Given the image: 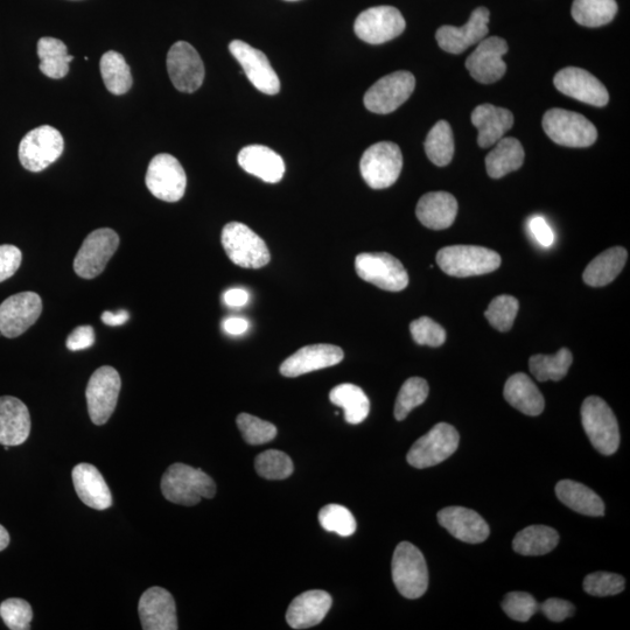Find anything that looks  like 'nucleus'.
Returning <instances> with one entry per match:
<instances>
[{"mask_svg": "<svg viewBox=\"0 0 630 630\" xmlns=\"http://www.w3.org/2000/svg\"><path fill=\"white\" fill-rule=\"evenodd\" d=\"M161 492L167 501L192 507L202 499H213L216 485L202 469L174 464L161 479Z\"/></svg>", "mask_w": 630, "mask_h": 630, "instance_id": "1", "label": "nucleus"}, {"mask_svg": "<svg viewBox=\"0 0 630 630\" xmlns=\"http://www.w3.org/2000/svg\"><path fill=\"white\" fill-rule=\"evenodd\" d=\"M437 263L448 276L465 278L496 271L501 257L494 250L476 245H452L438 251Z\"/></svg>", "mask_w": 630, "mask_h": 630, "instance_id": "2", "label": "nucleus"}, {"mask_svg": "<svg viewBox=\"0 0 630 630\" xmlns=\"http://www.w3.org/2000/svg\"><path fill=\"white\" fill-rule=\"evenodd\" d=\"M392 580L406 599L423 597L429 586V571L423 553L415 545L402 542L392 557Z\"/></svg>", "mask_w": 630, "mask_h": 630, "instance_id": "3", "label": "nucleus"}, {"mask_svg": "<svg viewBox=\"0 0 630 630\" xmlns=\"http://www.w3.org/2000/svg\"><path fill=\"white\" fill-rule=\"evenodd\" d=\"M221 242L230 261L244 269H261L270 263L268 245L241 222H230L222 230Z\"/></svg>", "mask_w": 630, "mask_h": 630, "instance_id": "4", "label": "nucleus"}, {"mask_svg": "<svg viewBox=\"0 0 630 630\" xmlns=\"http://www.w3.org/2000/svg\"><path fill=\"white\" fill-rule=\"evenodd\" d=\"M581 423L595 450L604 455H612L618 451V420L604 399L597 396L585 399L581 406Z\"/></svg>", "mask_w": 630, "mask_h": 630, "instance_id": "5", "label": "nucleus"}, {"mask_svg": "<svg viewBox=\"0 0 630 630\" xmlns=\"http://www.w3.org/2000/svg\"><path fill=\"white\" fill-rule=\"evenodd\" d=\"M543 129L552 142L566 147H588L598 138L597 129L586 117L559 108L546 112Z\"/></svg>", "mask_w": 630, "mask_h": 630, "instance_id": "6", "label": "nucleus"}, {"mask_svg": "<svg viewBox=\"0 0 630 630\" xmlns=\"http://www.w3.org/2000/svg\"><path fill=\"white\" fill-rule=\"evenodd\" d=\"M355 270L364 282L390 292H399L409 285L404 265L387 252H366L355 259Z\"/></svg>", "mask_w": 630, "mask_h": 630, "instance_id": "7", "label": "nucleus"}, {"mask_svg": "<svg viewBox=\"0 0 630 630\" xmlns=\"http://www.w3.org/2000/svg\"><path fill=\"white\" fill-rule=\"evenodd\" d=\"M403 156L395 143L371 145L363 153L360 163L362 178L373 189H384L395 184L401 175Z\"/></svg>", "mask_w": 630, "mask_h": 630, "instance_id": "8", "label": "nucleus"}, {"mask_svg": "<svg viewBox=\"0 0 630 630\" xmlns=\"http://www.w3.org/2000/svg\"><path fill=\"white\" fill-rule=\"evenodd\" d=\"M63 147L65 142L60 131L51 125H41L21 140L19 160L27 171L38 173L61 157Z\"/></svg>", "mask_w": 630, "mask_h": 630, "instance_id": "9", "label": "nucleus"}, {"mask_svg": "<svg viewBox=\"0 0 630 630\" xmlns=\"http://www.w3.org/2000/svg\"><path fill=\"white\" fill-rule=\"evenodd\" d=\"M459 441L455 427L446 423L437 424L412 445L406 460L418 469L439 465L458 450Z\"/></svg>", "mask_w": 630, "mask_h": 630, "instance_id": "10", "label": "nucleus"}, {"mask_svg": "<svg viewBox=\"0 0 630 630\" xmlns=\"http://www.w3.org/2000/svg\"><path fill=\"white\" fill-rule=\"evenodd\" d=\"M146 186L153 196L166 202L184 198L187 177L180 161L168 153H160L147 168Z\"/></svg>", "mask_w": 630, "mask_h": 630, "instance_id": "11", "label": "nucleus"}, {"mask_svg": "<svg viewBox=\"0 0 630 630\" xmlns=\"http://www.w3.org/2000/svg\"><path fill=\"white\" fill-rule=\"evenodd\" d=\"M119 247L116 231L102 228L93 231L84 240L75 257L74 270L83 279H94L101 275Z\"/></svg>", "mask_w": 630, "mask_h": 630, "instance_id": "12", "label": "nucleus"}, {"mask_svg": "<svg viewBox=\"0 0 630 630\" xmlns=\"http://www.w3.org/2000/svg\"><path fill=\"white\" fill-rule=\"evenodd\" d=\"M121 388V376L115 368L104 366L95 371L86 391L91 422L95 425L108 422L116 409Z\"/></svg>", "mask_w": 630, "mask_h": 630, "instance_id": "13", "label": "nucleus"}, {"mask_svg": "<svg viewBox=\"0 0 630 630\" xmlns=\"http://www.w3.org/2000/svg\"><path fill=\"white\" fill-rule=\"evenodd\" d=\"M416 79L409 72H399L382 77L364 95V105L374 114L387 115L409 100L415 90Z\"/></svg>", "mask_w": 630, "mask_h": 630, "instance_id": "14", "label": "nucleus"}, {"mask_svg": "<svg viewBox=\"0 0 630 630\" xmlns=\"http://www.w3.org/2000/svg\"><path fill=\"white\" fill-rule=\"evenodd\" d=\"M405 19L396 7L376 6L359 14L354 30L362 41L381 45L401 35L405 30Z\"/></svg>", "mask_w": 630, "mask_h": 630, "instance_id": "15", "label": "nucleus"}, {"mask_svg": "<svg viewBox=\"0 0 630 630\" xmlns=\"http://www.w3.org/2000/svg\"><path fill=\"white\" fill-rule=\"evenodd\" d=\"M168 75L181 93L191 94L205 80V66L196 49L186 41H178L167 54Z\"/></svg>", "mask_w": 630, "mask_h": 630, "instance_id": "16", "label": "nucleus"}, {"mask_svg": "<svg viewBox=\"0 0 630 630\" xmlns=\"http://www.w3.org/2000/svg\"><path fill=\"white\" fill-rule=\"evenodd\" d=\"M42 300L38 293L21 292L0 305V333L14 339L24 334L40 318Z\"/></svg>", "mask_w": 630, "mask_h": 630, "instance_id": "17", "label": "nucleus"}, {"mask_svg": "<svg viewBox=\"0 0 630 630\" xmlns=\"http://www.w3.org/2000/svg\"><path fill=\"white\" fill-rule=\"evenodd\" d=\"M229 51L240 63L245 75L256 89L266 95L279 93V77L262 51L242 40L231 41Z\"/></svg>", "mask_w": 630, "mask_h": 630, "instance_id": "18", "label": "nucleus"}, {"mask_svg": "<svg viewBox=\"0 0 630 630\" xmlns=\"http://www.w3.org/2000/svg\"><path fill=\"white\" fill-rule=\"evenodd\" d=\"M507 41L499 37L485 38L468 56L466 68L475 81L490 84L502 79L507 72L503 56L508 52Z\"/></svg>", "mask_w": 630, "mask_h": 630, "instance_id": "19", "label": "nucleus"}, {"mask_svg": "<svg viewBox=\"0 0 630 630\" xmlns=\"http://www.w3.org/2000/svg\"><path fill=\"white\" fill-rule=\"evenodd\" d=\"M553 83L560 93L593 107H605L609 102L604 84L585 69L567 67L559 70Z\"/></svg>", "mask_w": 630, "mask_h": 630, "instance_id": "20", "label": "nucleus"}, {"mask_svg": "<svg viewBox=\"0 0 630 630\" xmlns=\"http://www.w3.org/2000/svg\"><path fill=\"white\" fill-rule=\"evenodd\" d=\"M490 12L486 7H478L462 27L441 26L436 33L438 45L445 52L461 54L468 47L479 44L487 37Z\"/></svg>", "mask_w": 630, "mask_h": 630, "instance_id": "21", "label": "nucleus"}, {"mask_svg": "<svg viewBox=\"0 0 630 630\" xmlns=\"http://www.w3.org/2000/svg\"><path fill=\"white\" fill-rule=\"evenodd\" d=\"M140 622L144 630H177V607L172 594L154 586L145 591L138 604Z\"/></svg>", "mask_w": 630, "mask_h": 630, "instance_id": "22", "label": "nucleus"}, {"mask_svg": "<svg viewBox=\"0 0 630 630\" xmlns=\"http://www.w3.org/2000/svg\"><path fill=\"white\" fill-rule=\"evenodd\" d=\"M343 359L345 353L334 345H311L297 350L296 353L286 359L280 366V374L285 377H298L312 371L336 366Z\"/></svg>", "mask_w": 630, "mask_h": 630, "instance_id": "23", "label": "nucleus"}, {"mask_svg": "<svg viewBox=\"0 0 630 630\" xmlns=\"http://www.w3.org/2000/svg\"><path fill=\"white\" fill-rule=\"evenodd\" d=\"M438 522L461 542L479 544L489 537L488 523L476 511L464 507H447L438 513Z\"/></svg>", "mask_w": 630, "mask_h": 630, "instance_id": "24", "label": "nucleus"}, {"mask_svg": "<svg viewBox=\"0 0 630 630\" xmlns=\"http://www.w3.org/2000/svg\"><path fill=\"white\" fill-rule=\"evenodd\" d=\"M31 416L20 399L0 397V445L19 446L30 437Z\"/></svg>", "mask_w": 630, "mask_h": 630, "instance_id": "25", "label": "nucleus"}, {"mask_svg": "<svg viewBox=\"0 0 630 630\" xmlns=\"http://www.w3.org/2000/svg\"><path fill=\"white\" fill-rule=\"evenodd\" d=\"M332 607V598L325 591H308L298 595L286 612V621L293 629L319 625Z\"/></svg>", "mask_w": 630, "mask_h": 630, "instance_id": "26", "label": "nucleus"}, {"mask_svg": "<svg viewBox=\"0 0 630 630\" xmlns=\"http://www.w3.org/2000/svg\"><path fill=\"white\" fill-rule=\"evenodd\" d=\"M238 164L255 177L277 184L285 174V163L278 153L263 145H249L238 153Z\"/></svg>", "mask_w": 630, "mask_h": 630, "instance_id": "27", "label": "nucleus"}, {"mask_svg": "<svg viewBox=\"0 0 630 630\" xmlns=\"http://www.w3.org/2000/svg\"><path fill=\"white\" fill-rule=\"evenodd\" d=\"M73 483L80 500L86 506L105 510L112 506V496L102 474L89 464H80L73 469Z\"/></svg>", "mask_w": 630, "mask_h": 630, "instance_id": "28", "label": "nucleus"}, {"mask_svg": "<svg viewBox=\"0 0 630 630\" xmlns=\"http://www.w3.org/2000/svg\"><path fill=\"white\" fill-rule=\"evenodd\" d=\"M515 119L511 111L482 104L472 114V123L479 131L478 143L482 149L495 145L513 128Z\"/></svg>", "mask_w": 630, "mask_h": 630, "instance_id": "29", "label": "nucleus"}, {"mask_svg": "<svg viewBox=\"0 0 630 630\" xmlns=\"http://www.w3.org/2000/svg\"><path fill=\"white\" fill-rule=\"evenodd\" d=\"M416 215L426 228L444 230L452 226L458 215V201L450 193H427L418 201Z\"/></svg>", "mask_w": 630, "mask_h": 630, "instance_id": "30", "label": "nucleus"}, {"mask_svg": "<svg viewBox=\"0 0 630 630\" xmlns=\"http://www.w3.org/2000/svg\"><path fill=\"white\" fill-rule=\"evenodd\" d=\"M503 396L515 409L527 416H538L544 411L542 392L528 375L517 373L504 385Z\"/></svg>", "mask_w": 630, "mask_h": 630, "instance_id": "31", "label": "nucleus"}, {"mask_svg": "<svg viewBox=\"0 0 630 630\" xmlns=\"http://www.w3.org/2000/svg\"><path fill=\"white\" fill-rule=\"evenodd\" d=\"M556 495L566 507L585 516H604L605 504L592 489L572 480H563L557 483Z\"/></svg>", "mask_w": 630, "mask_h": 630, "instance_id": "32", "label": "nucleus"}, {"mask_svg": "<svg viewBox=\"0 0 630 630\" xmlns=\"http://www.w3.org/2000/svg\"><path fill=\"white\" fill-rule=\"evenodd\" d=\"M628 252L625 248L608 249L587 265L584 271V282L592 287L611 284L625 268Z\"/></svg>", "mask_w": 630, "mask_h": 630, "instance_id": "33", "label": "nucleus"}, {"mask_svg": "<svg viewBox=\"0 0 630 630\" xmlns=\"http://www.w3.org/2000/svg\"><path fill=\"white\" fill-rule=\"evenodd\" d=\"M524 163V150L520 140L503 137L495 144L486 158L490 178L500 179L510 172L520 170Z\"/></svg>", "mask_w": 630, "mask_h": 630, "instance_id": "34", "label": "nucleus"}, {"mask_svg": "<svg viewBox=\"0 0 630 630\" xmlns=\"http://www.w3.org/2000/svg\"><path fill=\"white\" fill-rule=\"evenodd\" d=\"M559 543L555 529L546 525H531L518 532L513 541V548L522 556H543L551 552Z\"/></svg>", "mask_w": 630, "mask_h": 630, "instance_id": "35", "label": "nucleus"}, {"mask_svg": "<svg viewBox=\"0 0 630 630\" xmlns=\"http://www.w3.org/2000/svg\"><path fill=\"white\" fill-rule=\"evenodd\" d=\"M331 402L345 411V419L349 424H360L370 411L369 398L355 384L343 383L335 387L329 394Z\"/></svg>", "mask_w": 630, "mask_h": 630, "instance_id": "36", "label": "nucleus"}, {"mask_svg": "<svg viewBox=\"0 0 630 630\" xmlns=\"http://www.w3.org/2000/svg\"><path fill=\"white\" fill-rule=\"evenodd\" d=\"M41 73L51 79H62L69 72V63L74 56L68 54V48L55 38H42L38 42Z\"/></svg>", "mask_w": 630, "mask_h": 630, "instance_id": "37", "label": "nucleus"}, {"mask_svg": "<svg viewBox=\"0 0 630 630\" xmlns=\"http://www.w3.org/2000/svg\"><path fill=\"white\" fill-rule=\"evenodd\" d=\"M573 356L569 349L562 348L555 355L538 354L530 357L531 374L539 382H558L569 373Z\"/></svg>", "mask_w": 630, "mask_h": 630, "instance_id": "38", "label": "nucleus"}, {"mask_svg": "<svg viewBox=\"0 0 630 630\" xmlns=\"http://www.w3.org/2000/svg\"><path fill=\"white\" fill-rule=\"evenodd\" d=\"M101 74L105 87L114 95L128 93L132 87L131 69L124 56L115 51H109L102 56Z\"/></svg>", "mask_w": 630, "mask_h": 630, "instance_id": "39", "label": "nucleus"}, {"mask_svg": "<svg viewBox=\"0 0 630 630\" xmlns=\"http://www.w3.org/2000/svg\"><path fill=\"white\" fill-rule=\"evenodd\" d=\"M618 12L615 0H574L572 17L585 27H600L611 23Z\"/></svg>", "mask_w": 630, "mask_h": 630, "instance_id": "40", "label": "nucleus"}, {"mask_svg": "<svg viewBox=\"0 0 630 630\" xmlns=\"http://www.w3.org/2000/svg\"><path fill=\"white\" fill-rule=\"evenodd\" d=\"M425 152L434 165L447 166L454 156V137L451 125L439 121L433 126L425 140Z\"/></svg>", "mask_w": 630, "mask_h": 630, "instance_id": "41", "label": "nucleus"}, {"mask_svg": "<svg viewBox=\"0 0 630 630\" xmlns=\"http://www.w3.org/2000/svg\"><path fill=\"white\" fill-rule=\"evenodd\" d=\"M429 384L420 377H411L402 385L396 399L395 418L401 422L409 413L422 405L429 396Z\"/></svg>", "mask_w": 630, "mask_h": 630, "instance_id": "42", "label": "nucleus"}, {"mask_svg": "<svg viewBox=\"0 0 630 630\" xmlns=\"http://www.w3.org/2000/svg\"><path fill=\"white\" fill-rule=\"evenodd\" d=\"M256 472L264 479L284 480L293 473V462L282 451L269 450L258 455L255 461Z\"/></svg>", "mask_w": 630, "mask_h": 630, "instance_id": "43", "label": "nucleus"}, {"mask_svg": "<svg viewBox=\"0 0 630 630\" xmlns=\"http://www.w3.org/2000/svg\"><path fill=\"white\" fill-rule=\"evenodd\" d=\"M321 527L335 532L342 537L352 536L356 530V521L350 511L340 504H328L319 513Z\"/></svg>", "mask_w": 630, "mask_h": 630, "instance_id": "44", "label": "nucleus"}, {"mask_svg": "<svg viewBox=\"0 0 630 630\" xmlns=\"http://www.w3.org/2000/svg\"><path fill=\"white\" fill-rule=\"evenodd\" d=\"M518 308H520V304L515 297L503 294V296L493 299L492 303L489 304L485 317L497 331L508 332L514 325Z\"/></svg>", "mask_w": 630, "mask_h": 630, "instance_id": "45", "label": "nucleus"}, {"mask_svg": "<svg viewBox=\"0 0 630 630\" xmlns=\"http://www.w3.org/2000/svg\"><path fill=\"white\" fill-rule=\"evenodd\" d=\"M237 426L245 441L250 445H264L277 436V427L261 418L241 413L237 417Z\"/></svg>", "mask_w": 630, "mask_h": 630, "instance_id": "46", "label": "nucleus"}, {"mask_svg": "<svg viewBox=\"0 0 630 630\" xmlns=\"http://www.w3.org/2000/svg\"><path fill=\"white\" fill-rule=\"evenodd\" d=\"M0 618L11 630L31 629L33 620L32 607L24 599L11 598L0 604Z\"/></svg>", "mask_w": 630, "mask_h": 630, "instance_id": "47", "label": "nucleus"}, {"mask_svg": "<svg viewBox=\"0 0 630 630\" xmlns=\"http://www.w3.org/2000/svg\"><path fill=\"white\" fill-rule=\"evenodd\" d=\"M625 578L619 574L608 572H595L588 574L584 580V590L593 597H608L625 590Z\"/></svg>", "mask_w": 630, "mask_h": 630, "instance_id": "48", "label": "nucleus"}, {"mask_svg": "<svg viewBox=\"0 0 630 630\" xmlns=\"http://www.w3.org/2000/svg\"><path fill=\"white\" fill-rule=\"evenodd\" d=\"M502 609L510 619L527 622L539 611V604L529 593L511 592L504 597Z\"/></svg>", "mask_w": 630, "mask_h": 630, "instance_id": "49", "label": "nucleus"}, {"mask_svg": "<svg viewBox=\"0 0 630 630\" xmlns=\"http://www.w3.org/2000/svg\"><path fill=\"white\" fill-rule=\"evenodd\" d=\"M412 339L420 346L440 347L446 341V331L429 317H422L410 324Z\"/></svg>", "mask_w": 630, "mask_h": 630, "instance_id": "50", "label": "nucleus"}, {"mask_svg": "<svg viewBox=\"0 0 630 630\" xmlns=\"http://www.w3.org/2000/svg\"><path fill=\"white\" fill-rule=\"evenodd\" d=\"M23 255L14 245H0V283L11 278L20 268Z\"/></svg>", "mask_w": 630, "mask_h": 630, "instance_id": "51", "label": "nucleus"}, {"mask_svg": "<svg viewBox=\"0 0 630 630\" xmlns=\"http://www.w3.org/2000/svg\"><path fill=\"white\" fill-rule=\"evenodd\" d=\"M539 609L546 618L553 622H562L571 618L574 613V606L571 602L556 598L546 600L542 605H539Z\"/></svg>", "mask_w": 630, "mask_h": 630, "instance_id": "52", "label": "nucleus"}, {"mask_svg": "<svg viewBox=\"0 0 630 630\" xmlns=\"http://www.w3.org/2000/svg\"><path fill=\"white\" fill-rule=\"evenodd\" d=\"M95 343V332L91 326L76 327L67 338V348L72 352L87 349Z\"/></svg>", "mask_w": 630, "mask_h": 630, "instance_id": "53", "label": "nucleus"}, {"mask_svg": "<svg viewBox=\"0 0 630 630\" xmlns=\"http://www.w3.org/2000/svg\"><path fill=\"white\" fill-rule=\"evenodd\" d=\"M529 229L535 241L544 248H550L553 242H555V235L542 216H534L529 221Z\"/></svg>", "mask_w": 630, "mask_h": 630, "instance_id": "54", "label": "nucleus"}, {"mask_svg": "<svg viewBox=\"0 0 630 630\" xmlns=\"http://www.w3.org/2000/svg\"><path fill=\"white\" fill-rule=\"evenodd\" d=\"M223 301L229 307H243L248 304L249 293L242 289H231L224 292Z\"/></svg>", "mask_w": 630, "mask_h": 630, "instance_id": "55", "label": "nucleus"}, {"mask_svg": "<svg viewBox=\"0 0 630 630\" xmlns=\"http://www.w3.org/2000/svg\"><path fill=\"white\" fill-rule=\"evenodd\" d=\"M224 332L230 335H242L248 331L249 322L242 318H228L223 321Z\"/></svg>", "mask_w": 630, "mask_h": 630, "instance_id": "56", "label": "nucleus"}, {"mask_svg": "<svg viewBox=\"0 0 630 630\" xmlns=\"http://www.w3.org/2000/svg\"><path fill=\"white\" fill-rule=\"evenodd\" d=\"M101 318L105 325L121 326L129 320V313L124 310L118 312L105 311Z\"/></svg>", "mask_w": 630, "mask_h": 630, "instance_id": "57", "label": "nucleus"}, {"mask_svg": "<svg viewBox=\"0 0 630 630\" xmlns=\"http://www.w3.org/2000/svg\"><path fill=\"white\" fill-rule=\"evenodd\" d=\"M10 544L9 532L0 524V551H4Z\"/></svg>", "mask_w": 630, "mask_h": 630, "instance_id": "58", "label": "nucleus"}, {"mask_svg": "<svg viewBox=\"0 0 630 630\" xmlns=\"http://www.w3.org/2000/svg\"><path fill=\"white\" fill-rule=\"evenodd\" d=\"M286 2H297V0H286Z\"/></svg>", "mask_w": 630, "mask_h": 630, "instance_id": "59", "label": "nucleus"}, {"mask_svg": "<svg viewBox=\"0 0 630 630\" xmlns=\"http://www.w3.org/2000/svg\"><path fill=\"white\" fill-rule=\"evenodd\" d=\"M0 335H2V333H0Z\"/></svg>", "mask_w": 630, "mask_h": 630, "instance_id": "60", "label": "nucleus"}]
</instances>
